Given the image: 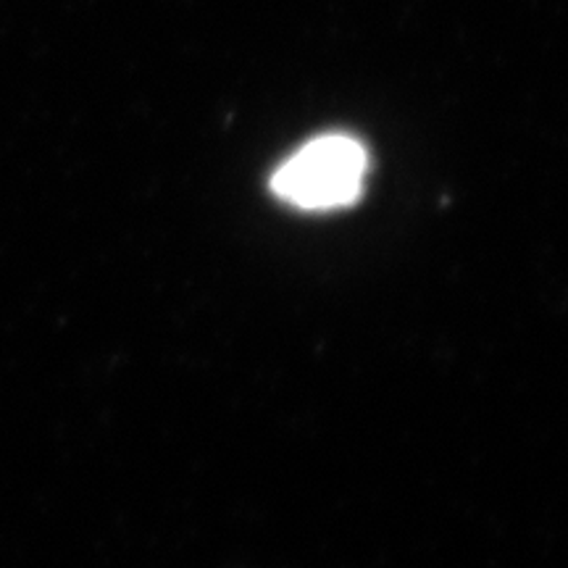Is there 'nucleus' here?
<instances>
[{
	"label": "nucleus",
	"instance_id": "1",
	"mask_svg": "<svg viewBox=\"0 0 568 568\" xmlns=\"http://www.w3.org/2000/svg\"><path fill=\"white\" fill-rule=\"evenodd\" d=\"M368 153L351 134H322L305 142L272 176V193L297 211H337L358 203Z\"/></svg>",
	"mask_w": 568,
	"mask_h": 568
}]
</instances>
